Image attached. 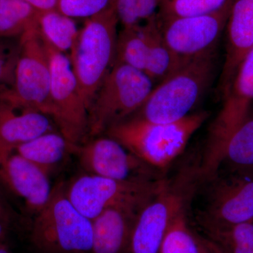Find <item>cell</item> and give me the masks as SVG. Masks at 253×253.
<instances>
[{
  "mask_svg": "<svg viewBox=\"0 0 253 253\" xmlns=\"http://www.w3.org/2000/svg\"><path fill=\"white\" fill-rule=\"evenodd\" d=\"M201 228L203 235L226 253H253V221Z\"/></svg>",
  "mask_w": 253,
  "mask_h": 253,
  "instance_id": "cb8c5ba5",
  "label": "cell"
},
{
  "mask_svg": "<svg viewBox=\"0 0 253 253\" xmlns=\"http://www.w3.org/2000/svg\"><path fill=\"white\" fill-rule=\"evenodd\" d=\"M234 0H161L157 17L168 18L203 16L217 12Z\"/></svg>",
  "mask_w": 253,
  "mask_h": 253,
  "instance_id": "484cf974",
  "label": "cell"
},
{
  "mask_svg": "<svg viewBox=\"0 0 253 253\" xmlns=\"http://www.w3.org/2000/svg\"><path fill=\"white\" fill-rule=\"evenodd\" d=\"M164 179L118 181L84 172L65 181V194L81 214L92 221L110 206L126 198L158 189Z\"/></svg>",
  "mask_w": 253,
  "mask_h": 253,
  "instance_id": "4fadbf2b",
  "label": "cell"
},
{
  "mask_svg": "<svg viewBox=\"0 0 253 253\" xmlns=\"http://www.w3.org/2000/svg\"><path fill=\"white\" fill-rule=\"evenodd\" d=\"M196 239L199 244L200 253H224L214 243L206 236L196 232Z\"/></svg>",
  "mask_w": 253,
  "mask_h": 253,
  "instance_id": "f546056e",
  "label": "cell"
},
{
  "mask_svg": "<svg viewBox=\"0 0 253 253\" xmlns=\"http://www.w3.org/2000/svg\"><path fill=\"white\" fill-rule=\"evenodd\" d=\"M215 66L214 53L187 61L156 84L132 116L151 123H167L189 116L212 84Z\"/></svg>",
  "mask_w": 253,
  "mask_h": 253,
  "instance_id": "7a4b0ae2",
  "label": "cell"
},
{
  "mask_svg": "<svg viewBox=\"0 0 253 253\" xmlns=\"http://www.w3.org/2000/svg\"><path fill=\"white\" fill-rule=\"evenodd\" d=\"M211 181L200 226H230L253 221V173H229Z\"/></svg>",
  "mask_w": 253,
  "mask_h": 253,
  "instance_id": "8fae6325",
  "label": "cell"
},
{
  "mask_svg": "<svg viewBox=\"0 0 253 253\" xmlns=\"http://www.w3.org/2000/svg\"><path fill=\"white\" fill-rule=\"evenodd\" d=\"M24 1H27L41 12L56 9L57 8L58 0H24Z\"/></svg>",
  "mask_w": 253,
  "mask_h": 253,
  "instance_id": "4dcf8cb0",
  "label": "cell"
},
{
  "mask_svg": "<svg viewBox=\"0 0 253 253\" xmlns=\"http://www.w3.org/2000/svg\"><path fill=\"white\" fill-rule=\"evenodd\" d=\"M231 4L211 14L166 20L158 18L165 41L173 52L184 61L214 53L225 30Z\"/></svg>",
  "mask_w": 253,
  "mask_h": 253,
  "instance_id": "7c38bea8",
  "label": "cell"
},
{
  "mask_svg": "<svg viewBox=\"0 0 253 253\" xmlns=\"http://www.w3.org/2000/svg\"><path fill=\"white\" fill-rule=\"evenodd\" d=\"M44 42L51 69V118L73 151L87 140L89 109L82 96L69 56Z\"/></svg>",
  "mask_w": 253,
  "mask_h": 253,
  "instance_id": "ba28073f",
  "label": "cell"
},
{
  "mask_svg": "<svg viewBox=\"0 0 253 253\" xmlns=\"http://www.w3.org/2000/svg\"><path fill=\"white\" fill-rule=\"evenodd\" d=\"M202 111L167 123H151L136 116L110 126L105 135L116 139L145 163L163 170L185 149L191 136L207 121Z\"/></svg>",
  "mask_w": 253,
  "mask_h": 253,
  "instance_id": "6da1fadb",
  "label": "cell"
},
{
  "mask_svg": "<svg viewBox=\"0 0 253 253\" xmlns=\"http://www.w3.org/2000/svg\"><path fill=\"white\" fill-rule=\"evenodd\" d=\"M14 217V215L12 211H11V208L5 202L2 197L0 196V219H1L10 226L13 221V217Z\"/></svg>",
  "mask_w": 253,
  "mask_h": 253,
  "instance_id": "1f68e13d",
  "label": "cell"
},
{
  "mask_svg": "<svg viewBox=\"0 0 253 253\" xmlns=\"http://www.w3.org/2000/svg\"><path fill=\"white\" fill-rule=\"evenodd\" d=\"M38 30L46 44L66 54L71 53L80 31L73 18L57 9L41 12Z\"/></svg>",
  "mask_w": 253,
  "mask_h": 253,
  "instance_id": "44dd1931",
  "label": "cell"
},
{
  "mask_svg": "<svg viewBox=\"0 0 253 253\" xmlns=\"http://www.w3.org/2000/svg\"><path fill=\"white\" fill-rule=\"evenodd\" d=\"M144 25L148 38L147 61L144 72L156 85L187 61L178 57L168 45L163 38L157 16L144 23Z\"/></svg>",
  "mask_w": 253,
  "mask_h": 253,
  "instance_id": "d6986e66",
  "label": "cell"
},
{
  "mask_svg": "<svg viewBox=\"0 0 253 253\" xmlns=\"http://www.w3.org/2000/svg\"><path fill=\"white\" fill-rule=\"evenodd\" d=\"M20 43L14 84L8 96L21 109L38 111L51 118V69L45 44L38 28L23 35Z\"/></svg>",
  "mask_w": 253,
  "mask_h": 253,
  "instance_id": "9c48e42d",
  "label": "cell"
},
{
  "mask_svg": "<svg viewBox=\"0 0 253 253\" xmlns=\"http://www.w3.org/2000/svg\"><path fill=\"white\" fill-rule=\"evenodd\" d=\"M161 0H115L114 8L122 28L142 24L157 16Z\"/></svg>",
  "mask_w": 253,
  "mask_h": 253,
  "instance_id": "4316f807",
  "label": "cell"
},
{
  "mask_svg": "<svg viewBox=\"0 0 253 253\" xmlns=\"http://www.w3.org/2000/svg\"><path fill=\"white\" fill-rule=\"evenodd\" d=\"M115 0H58L56 9L73 18L93 17L114 7Z\"/></svg>",
  "mask_w": 253,
  "mask_h": 253,
  "instance_id": "f1b7e54d",
  "label": "cell"
},
{
  "mask_svg": "<svg viewBox=\"0 0 253 253\" xmlns=\"http://www.w3.org/2000/svg\"><path fill=\"white\" fill-rule=\"evenodd\" d=\"M40 14L24 0H0V38H21L38 29Z\"/></svg>",
  "mask_w": 253,
  "mask_h": 253,
  "instance_id": "7402d4cb",
  "label": "cell"
},
{
  "mask_svg": "<svg viewBox=\"0 0 253 253\" xmlns=\"http://www.w3.org/2000/svg\"><path fill=\"white\" fill-rule=\"evenodd\" d=\"M9 90L0 91V151L14 150L18 145L55 130L56 126L49 116L15 104L8 96Z\"/></svg>",
  "mask_w": 253,
  "mask_h": 253,
  "instance_id": "2e32d148",
  "label": "cell"
},
{
  "mask_svg": "<svg viewBox=\"0 0 253 253\" xmlns=\"http://www.w3.org/2000/svg\"><path fill=\"white\" fill-rule=\"evenodd\" d=\"M9 226L0 219V244H6Z\"/></svg>",
  "mask_w": 253,
  "mask_h": 253,
  "instance_id": "d6a6232c",
  "label": "cell"
},
{
  "mask_svg": "<svg viewBox=\"0 0 253 253\" xmlns=\"http://www.w3.org/2000/svg\"><path fill=\"white\" fill-rule=\"evenodd\" d=\"M0 38V91L12 89L14 84L15 70L19 56L20 38Z\"/></svg>",
  "mask_w": 253,
  "mask_h": 253,
  "instance_id": "83f0119b",
  "label": "cell"
},
{
  "mask_svg": "<svg viewBox=\"0 0 253 253\" xmlns=\"http://www.w3.org/2000/svg\"><path fill=\"white\" fill-rule=\"evenodd\" d=\"M197 172L165 179L162 186L141 210L133 230L129 253H160L171 221L191 197Z\"/></svg>",
  "mask_w": 253,
  "mask_h": 253,
  "instance_id": "52a82bcc",
  "label": "cell"
},
{
  "mask_svg": "<svg viewBox=\"0 0 253 253\" xmlns=\"http://www.w3.org/2000/svg\"><path fill=\"white\" fill-rule=\"evenodd\" d=\"M253 104V47L240 63L224 102L210 130L200 175L208 179L217 173L226 141L250 116Z\"/></svg>",
  "mask_w": 253,
  "mask_h": 253,
  "instance_id": "8992f818",
  "label": "cell"
},
{
  "mask_svg": "<svg viewBox=\"0 0 253 253\" xmlns=\"http://www.w3.org/2000/svg\"><path fill=\"white\" fill-rule=\"evenodd\" d=\"M14 150L49 176L67 155L73 154L72 146L59 130L41 134L18 145Z\"/></svg>",
  "mask_w": 253,
  "mask_h": 253,
  "instance_id": "ac0fdd59",
  "label": "cell"
},
{
  "mask_svg": "<svg viewBox=\"0 0 253 253\" xmlns=\"http://www.w3.org/2000/svg\"><path fill=\"white\" fill-rule=\"evenodd\" d=\"M226 30V56L220 78L224 94L240 63L253 47V0H234Z\"/></svg>",
  "mask_w": 253,
  "mask_h": 253,
  "instance_id": "e0dca14e",
  "label": "cell"
},
{
  "mask_svg": "<svg viewBox=\"0 0 253 253\" xmlns=\"http://www.w3.org/2000/svg\"><path fill=\"white\" fill-rule=\"evenodd\" d=\"M0 183L22 200L32 218L44 207L53 189L49 176L15 150L0 151Z\"/></svg>",
  "mask_w": 253,
  "mask_h": 253,
  "instance_id": "9a60e30c",
  "label": "cell"
},
{
  "mask_svg": "<svg viewBox=\"0 0 253 253\" xmlns=\"http://www.w3.org/2000/svg\"><path fill=\"white\" fill-rule=\"evenodd\" d=\"M224 165L229 173H253V117L249 116L226 141L219 169Z\"/></svg>",
  "mask_w": 253,
  "mask_h": 253,
  "instance_id": "ffe728a7",
  "label": "cell"
},
{
  "mask_svg": "<svg viewBox=\"0 0 253 253\" xmlns=\"http://www.w3.org/2000/svg\"><path fill=\"white\" fill-rule=\"evenodd\" d=\"M118 24L114 7L87 18L70 53L73 72L89 111L114 65Z\"/></svg>",
  "mask_w": 253,
  "mask_h": 253,
  "instance_id": "277c9868",
  "label": "cell"
},
{
  "mask_svg": "<svg viewBox=\"0 0 253 253\" xmlns=\"http://www.w3.org/2000/svg\"><path fill=\"white\" fill-rule=\"evenodd\" d=\"M163 184L155 191L134 195L110 206L93 219L91 253H129L131 236L141 210Z\"/></svg>",
  "mask_w": 253,
  "mask_h": 253,
  "instance_id": "5bb4252c",
  "label": "cell"
},
{
  "mask_svg": "<svg viewBox=\"0 0 253 253\" xmlns=\"http://www.w3.org/2000/svg\"><path fill=\"white\" fill-rule=\"evenodd\" d=\"M0 253H12L6 246V244H0Z\"/></svg>",
  "mask_w": 253,
  "mask_h": 253,
  "instance_id": "836d02e7",
  "label": "cell"
},
{
  "mask_svg": "<svg viewBox=\"0 0 253 253\" xmlns=\"http://www.w3.org/2000/svg\"><path fill=\"white\" fill-rule=\"evenodd\" d=\"M64 186L63 181L53 186L49 201L28 226L37 253H91L92 221L70 202Z\"/></svg>",
  "mask_w": 253,
  "mask_h": 253,
  "instance_id": "3957f363",
  "label": "cell"
},
{
  "mask_svg": "<svg viewBox=\"0 0 253 253\" xmlns=\"http://www.w3.org/2000/svg\"><path fill=\"white\" fill-rule=\"evenodd\" d=\"M148 56V38L144 23L122 28L116 41L114 63L145 71Z\"/></svg>",
  "mask_w": 253,
  "mask_h": 253,
  "instance_id": "603a6c76",
  "label": "cell"
},
{
  "mask_svg": "<svg viewBox=\"0 0 253 253\" xmlns=\"http://www.w3.org/2000/svg\"><path fill=\"white\" fill-rule=\"evenodd\" d=\"M185 207L176 213L163 241L160 253H200L196 231L190 227Z\"/></svg>",
  "mask_w": 253,
  "mask_h": 253,
  "instance_id": "d4e9b609",
  "label": "cell"
},
{
  "mask_svg": "<svg viewBox=\"0 0 253 253\" xmlns=\"http://www.w3.org/2000/svg\"><path fill=\"white\" fill-rule=\"evenodd\" d=\"M221 251H222L223 253H226L225 252H224V251H223L222 250H221Z\"/></svg>",
  "mask_w": 253,
  "mask_h": 253,
  "instance_id": "e575fe53",
  "label": "cell"
},
{
  "mask_svg": "<svg viewBox=\"0 0 253 253\" xmlns=\"http://www.w3.org/2000/svg\"><path fill=\"white\" fill-rule=\"evenodd\" d=\"M76 155L84 172L124 181H154L163 179L159 171L107 135L87 139L76 146Z\"/></svg>",
  "mask_w": 253,
  "mask_h": 253,
  "instance_id": "30bf717a",
  "label": "cell"
},
{
  "mask_svg": "<svg viewBox=\"0 0 253 253\" xmlns=\"http://www.w3.org/2000/svg\"><path fill=\"white\" fill-rule=\"evenodd\" d=\"M154 86L144 71L114 63L91 104L87 139L103 135L110 126L135 114Z\"/></svg>",
  "mask_w": 253,
  "mask_h": 253,
  "instance_id": "5b68a950",
  "label": "cell"
}]
</instances>
